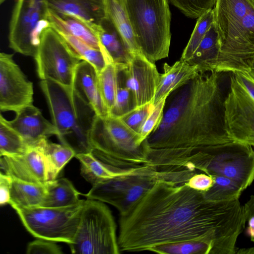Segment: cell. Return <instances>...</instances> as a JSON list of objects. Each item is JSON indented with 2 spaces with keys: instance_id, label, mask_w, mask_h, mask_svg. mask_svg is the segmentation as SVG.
Here are the masks:
<instances>
[{
  "instance_id": "7dc6e473",
  "label": "cell",
  "mask_w": 254,
  "mask_h": 254,
  "mask_svg": "<svg viewBox=\"0 0 254 254\" xmlns=\"http://www.w3.org/2000/svg\"><path fill=\"white\" fill-rule=\"evenodd\" d=\"M253 0V2H254V0Z\"/></svg>"
},
{
  "instance_id": "484cf974",
  "label": "cell",
  "mask_w": 254,
  "mask_h": 254,
  "mask_svg": "<svg viewBox=\"0 0 254 254\" xmlns=\"http://www.w3.org/2000/svg\"><path fill=\"white\" fill-rule=\"evenodd\" d=\"M75 157L80 163L81 176L92 186L126 174L134 168L122 169L108 165L96 157L92 152L77 154Z\"/></svg>"
},
{
  "instance_id": "d590c367",
  "label": "cell",
  "mask_w": 254,
  "mask_h": 254,
  "mask_svg": "<svg viewBox=\"0 0 254 254\" xmlns=\"http://www.w3.org/2000/svg\"><path fill=\"white\" fill-rule=\"evenodd\" d=\"M117 89L111 116L121 118L136 108L132 92L125 85L122 73L117 67Z\"/></svg>"
},
{
  "instance_id": "4dcf8cb0",
  "label": "cell",
  "mask_w": 254,
  "mask_h": 254,
  "mask_svg": "<svg viewBox=\"0 0 254 254\" xmlns=\"http://www.w3.org/2000/svg\"><path fill=\"white\" fill-rule=\"evenodd\" d=\"M214 180L212 186L203 192L209 200L216 202L239 199L244 190L233 180L219 175H211Z\"/></svg>"
},
{
  "instance_id": "60d3db41",
  "label": "cell",
  "mask_w": 254,
  "mask_h": 254,
  "mask_svg": "<svg viewBox=\"0 0 254 254\" xmlns=\"http://www.w3.org/2000/svg\"><path fill=\"white\" fill-rule=\"evenodd\" d=\"M214 180L210 176L200 172L194 174L187 184L192 189L205 192L212 186Z\"/></svg>"
},
{
  "instance_id": "9c48e42d",
  "label": "cell",
  "mask_w": 254,
  "mask_h": 254,
  "mask_svg": "<svg viewBox=\"0 0 254 254\" xmlns=\"http://www.w3.org/2000/svg\"><path fill=\"white\" fill-rule=\"evenodd\" d=\"M85 200L66 207L38 206L14 210L26 230L34 237L71 244L80 220Z\"/></svg>"
},
{
  "instance_id": "7a4b0ae2",
  "label": "cell",
  "mask_w": 254,
  "mask_h": 254,
  "mask_svg": "<svg viewBox=\"0 0 254 254\" xmlns=\"http://www.w3.org/2000/svg\"><path fill=\"white\" fill-rule=\"evenodd\" d=\"M228 72L199 73L166 99L162 118L145 140L151 148H188L232 141L224 123Z\"/></svg>"
},
{
  "instance_id": "836d02e7",
  "label": "cell",
  "mask_w": 254,
  "mask_h": 254,
  "mask_svg": "<svg viewBox=\"0 0 254 254\" xmlns=\"http://www.w3.org/2000/svg\"><path fill=\"white\" fill-rule=\"evenodd\" d=\"M212 249L207 243L193 241L163 244L149 251L162 254H212Z\"/></svg>"
},
{
  "instance_id": "603a6c76",
  "label": "cell",
  "mask_w": 254,
  "mask_h": 254,
  "mask_svg": "<svg viewBox=\"0 0 254 254\" xmlns=\"http://www.w3.org/2000/svg\"><path fill=\"white\" fill-rule=\"evenodd\" d=\"M220 48L218 34L213 22L192 58L187 63L197 66L200 73L215 71Z\"/></svg>"
},
{
  "instance_id": "e575fe53",
  "label": "cell",
  "mask_w": 254,
  "mask_h": 254,
  "mask_svg": "<svg viewBox=\"0 0 254 254\" xmlns=\"http://www.w3.org/2000/svg\"><path fill=\"white\" fill-rule=\"evenodd\" d=\"M98 73V79L102 96L109 114L113 108L117 89L118 69L111 63Z\"/></svg>"
},
{
  "instance_id": "d6986e66",
  "label": "cell",
  "mask_w": 254,
  "mask_h": 254,
  "mask_svg": "<svg viewBox=\"0 0 254 254\" xmlns=\"http://www.w3.org/2000/svg\"><path fill=\"white\" fill-rule=\"evenodd\" d=\"M72 86L97 116L105 118L110 115L101 92L98 73L92 65L83 60L80 62L75 69Z\"/></svg>"
},
{
  "instance_id": "4fadbf2b",
  "label": "cell",
  "mask_w": 254,
  "mask_h": 254,
  "mask_svg": "<svg viewBox=\"0 0 254 254\" xmlns=\"http://www.w3.org/2000/svg\"><path fill=\"white\" fill-rule=\"evenodd\" d=\"M117 66L126 86L132 93L136 108L153 103L160 77L154 63L141 53H137L132 55L126 66Z\"/></svg>"
},
{
  "instance_id": "ab89813d",
  "label": "cell",
  "mask_w": 254,
  "mask_h": 254,
  "mask_svg": "<svg viewBox=\"0 0 254 254\" xmlns=\"http://www.w3.org/2000/svg\"><path fill=\"white\" fill-rule=\"evenodd\" d=\"M55 242L38 239L29 243L27 247V254H62L61 248Z\"/></svg>"
},
{
  "instance_id": "4316f807",
  "label": "cell",
  "mask_w": 254,
  "mask_h": 254,
  "mask_svg": "<svg viewBox=\"0 0 254 254\" xmlns=\"http://www.w3.org/2000/svg\"><path fill=\"white\" fill-rule=\"evenodd\" d=\"M38 146L44 156L48 182L56 180L64 166L75 156L69 146L52 142L48 139L43 140Z\"/></svg>"
},
{
  "instance_id": "83f0119b",
  "label": "cell",
  "mask_w": 254,
  "mask_h": 254,
  "mask_svg": "<svg viewBox=\"0 0 254 254\" xmlns=\"http://www.w3.org/2000/svg\"><path fill=\"white\" fill-rule=\"evenodd\" d=\"M47 193L41 206L62 207L73 205L80 201V193L66 178L56 179L48 182Z\"/></svg>"
},
{
  "instance_id": "7c38bea8",
  "label": "cell",
  "mask_w": 254,
  "mask_h": 254,
  "mask_svg": "<svg viewBox=\"0 0 254 254\" xmlns=\"http://www.w3.org/2000/svg\"><path fill=\"white\" fill-rule=\"evenodd\" d=\"M33 83L13 59V55L0 54V109L16 112L33 104Z\"/></svg>"
},
{
  "instance_id": "f546056e",
  "label": "cell",
  "mask_w": 254,
  "mask_h": 254,
  "mask_svg": "<svg viewBox=\"0 0 254 254\" xmlns=\"http://www.w3.org/2000/svg\"><path fill=\"white\" fill-rule=\"evenodd\" d=\"M30 147L21 135L10 127L2 115L0 116V156L22 154Z\"/></svg>"
},
{
  "instance_id": "f6af8a7d",
  "label": "cell",
  "mask_w": 254,
  "mask_h": 254,
  "mask_svg": "<svg viewBox=\"0 0 254 254\" xmlns=\"http://www.w3.org/2000/svg\"><path fill=\"white\" fill-rule=\"evenodd\" d=\"M251 69L254 70V57L252 60L251 63Z\"/></svg>"
},
{
  "instance_id": "f1b7e54d",
  "label": "cell",
  "mask_w": 254,
  "mask_h": 254,
  "mask_svg": "<svg viewBox=\"0 0 254 254\" xmlns=\"http://www.w3.org/2000/svg\"><path fill=\"white\" fill-rule=\"evenodd\" d=\"M58 32L81 60L86 61L92 65L98 73L101 71L107 64L112 63L101 50L95 49L71 35L59 31Z\"/></svg>"
},
{
  "instance_id": "5bb4252c",
  "label": "cell",
  "mask_w": 254,
  "mask_h": 254,
  "mask_svg": "<svg viewBox=\"0 0 254 254\" xmlns=\"http://www.w3.org/2000/svg\"><path fill=\"white\" fill-rule=\"evenodd\" d=\"M254 7L252 0H216L213 8L214 22L218 34L219 55L228 49L240 28L244 17Z\"/></svg>"
},
{
  "instance_id": "d6a6232c",
  "label": "cell",
  "mask_w": 254,
  "mask_h": 254,
  "mask_svg": "<svg viewBox=\"0 0 254 254\" xmlns=\"http://www.w3.org/2000/svg\"><path fill=\"white\" fill-rule=\"evenodd\" d=\"M214 21L213 8L204 12L197 18L194 28L183 51L180 61L187 62L192 58Z\"/></svg>"
},
{
  "instance_id": "1f68e13d",
  "label": "cell",
  "mask_w": 254,
  "mask_h": 254,
  "mask_svg": "<svg viewBox=\"0 0 254 254\" xmlns=\"http://www.w3.org/2000/svg\"><path fill=\"white\" fill-rule=\"evenodd\" d=\"M159 172L147 176L133 184L125 194L115 208L120 216L126 214L138 202L159 179Z\"/></svg>"
},
{
  "instance_id": "44dd1931",
  "label": "cell",
  "mask_w": 254,
  "mask_h": 254,
  "mask_svg": "<svg viewBox=\"0 0 254 254\" xmlns=\"http://www.w3.org/2000/svg\"><path fill=\"white\" fill-rule=\"evenodd\" d=\"M48 17L51 26L57 31L71 35L91 47L101 50L108 56L96 32L84 22L73 16L59 14L49 9Z\"/></svg>"
},
{
  "instance_id": "cb8c5ba5",
  "label": "cell",
  "mask_w": 254,
  "mask_h": 254,
  "mask_svg": "<svg viewBox=\"0 0 254 254\" xmlns=\"http://www.w3.org/2000/svg\"><path fill=\"white\" fill-rule=\"evenodd\" d=\"M46 185L11 177L9 204L14 209L41 206L47 193Z\"/></svg>"
},
{
  "instance_id": "d4e9b609",
  "label": "cell",
  "mask_w": 254,
  "mask_h": 254,
  "mask_svg": "<svg viewBox=\"0 0 254 254\" xmlns=\"http://www.w3.org/2000/svg\"><path fill=\"white\" fill-rule=\"evenodd\" d=\"M105 1L107 17L120 34L127 49L132 55L141 53L136 41L124 0H105Z\"/></svg>"
},
{
  "instance_id": "bcb514c9",
  "label": "cell",
  "mask_w": 254,
  "mask_h": 254,
  "mask_svg": "<svg viewBox=\"0 0 254 254\" xmlns=\"http://www.w3.org/2000/svg\"><path fill=\"white\" fill-rule=\"evenodd\" d=\"M6 0H0V3L2 4L4 2H5Z\"/></svg>"
},
{
  "instance_id": "3957f363",
  "label": "cell",
  "mask_w": 254,
  "mask_h": 254,
  "mask_svg": "<svg viewBox=\"0 0 254 254\" xmlns=\"http://www.w3.org/2000/svg\"><path fill=\"white\" fill-rule=\"evenodd\" d=\"M40 85L61 143L75 155L92 152L90 133L97 117L94 109L72 86L50 79L42 80Z\"/></svg>"
},
{
  "instance_id": "ba28073f",
  "label": "cell",
  "mask_w": 254,
  "mask_h": 254,
  "mask_svg": "<svg viewBox=\"0 0 254 254\" xmlns=\"http://www.w3.org/2000/svg\"><path fill=\"white\" fill-rule=\"evenodd\" d=\"M224 123L232 141L254 147V70L230 73Z\"/></svg>"
},
{
  "instance_id": "b9f144b4",
  "label": "cell",
  "mask_w": 254,
  "mask_h": 254,
  "mask_svg": "<svg viewBox=\"0 0 254 254\" xmlns=\"http://www.w3.org/2000/svg\"><path fill=\"white\" fill-rule=\"evenodd\" d=\"M244 208L247 223V233L254 243V195L251 196Z\"/></svg>"
},
{
  "instance_id": "52a82bcc",
  "label": "cell",
  "mask_w": 254,
  "mask_h": 254,
  "mask_svg": "<svg viewBox=\"0 0 254 254\" xmlns=\"http://www.w3.org/2000/svg\"><path fill=\"white\" fill-rule=\"evenodd\" d=\"M72 254H118L117 225L109 207L102 201L85 200L73 242Z\"/></svg>"
},
{
  "instance_id": "7402d4cb",
  "label": "cell",
  "mask_w": 254,
  "mask_h": 254,
  "mask_svg": "<svg viewBox=\"0 0 254 254\" xmlns=\"http://www.w3.org/2000/svg\"><path fill=\"white\" fill-rule=\"evenodd\" d=\"M96 33L111 62L118 65L126 66L131 59L132 54L108 17L102 22Z\"/></svg>"
},
{
  "instance_id": "9a60e30c",
  "label": "cell",
  "mask_w": 254,
  "mask_h": 254,
  "mask_svg": "<svg viewBox=\"0 0 254 254\" xmlns=\"http://www.w3.org/2000/svg\"><path fill=\"white\" fill-rule=\"evenodd\" d=\"M1 172L21 181L46 185L48 182L44 156L39 146L24 153L0 156Z\"/></svg>"
},
{
  "instance_id": "5b68a950",
  "label": "cell",
  "mask_w": 254,
  "mask_h": 254,
  "mask_svg": "<svg viewBox=\"0 0 254 254\" xmlns=\"http://www.w3.org/2000/svg\"><path fill=\"white\" fill-rule=\"evenodd\" d=\"M141 53L155 63L169 56L171 13L168 0H124Z\"/></svg>"
},
{
  "instance_id": "8992f818",
  "label": "cell",
  "mask_w": 254,
  "mask_h": 254,
  "mask_svg": "<svg viewBox=\"0 0 254 254\" xmlns=\"http://www.w3.org/2000/svg\"><path fill=\"white\" fill-rule=\"evenodd\" d=\"M185 167L194 173L228 178L244 190L254 181V147L231 141L194 149Z\"/></svg>"
},
{
  "instance_id": "ac0fdd59",
  "label": "cell",
  "mask_w": 254,
  "mask_h": 254,
  "mask_svg": "<svg viewBox=\"0 0 254 254\" xmlns=\"http://www.w3.org/2000/svg\"><path fill=\"white\" fill-rule=\"evenodd\" d=\"M48 8L76 17L96 32L107 17L105 0H44Z\"/></svg>"
},
{
  "instance_id": "2e32d148",
  "label": "cell",
  "mask_w": 254,
  "mask_h": 254,
  "mask_svg": "<svg viewBox=\"0 0 254 254\" xmlns=\"http://www.w3.org/2000/svg\"><path fill=\"white\" fill-rule=\"evenodd\" d=\"M15 118L6 122L23 138L29 147L38 146L44 139L57 135L58 130L52 123L43 116L33 104L15 112Z\"/></svg>"
},
{
  "instance_id": "7bdbcfd3",
  "label": "cell",
  "mask_w": 254,
  "mask_h": 254,
  "mask_svg": "<svg viewBox=\"0 0 254 254\" xmlns=\"http://www.w3.org/2000/svg\"><path fill=\"white\" fill-rule=\"evenodd\" d=\"M11 177L0 172V204H9Z\"/></svg>"
},
{
  "instance_id": "f35d334b",
  "label": "cell",
  "mask_w": 254,
  "mask_h": 254,
  "mask_svg": "<svg viewBox=\"0 0 254 254\" xmlns=\"http://www.w3.org/2000/svg\"><path fill=\"white\" fill-rule=\"evenodd\" d=\"M167 98H164L154 105L153 110L138 133L139 140L141 143H143L146 139L160 123L163 115Z\"/></svg>"
},
{
  "instance_id": "ee69618b",
  "label": "cell",
  "mask_w": 254,
  "mask_h": 254,
  "mask_svg": "<svg viewBox=\"0 0 254 254\" xmlns=\"http://www.w3.org/2000/svg\"><path fill=\"white\" fill-rule=\"evenodd\" d=\"M237 254H254V246L247 248L237 249Z\"/></svg>"
},
{
  "instance_id": "ffe728a7",
  "label": "cell",
  "mask_w": 254,
  "mask_h": 254,
  "mask_svg": "<svg viewBox=\"0 0 254 254\" xmlns=\"http://www.w3.org/2000/svg\"><path fill=\"white\" fill-rule=\"evenodd\" d=\"M200 72L197 66L180 60L173 65L165 63L153 101L156 104L167 98L173 92L193 79Z\"/></svg>"
},
{
  "instance_id": "8fae6325",
  "label": "cell",
  "mask_w": 254,
  "mask_h": 254,
  "mask_svg": "<svg viewBox=\"0 0 254 254\" xmlns=\"http://www.w3.org/2000/svg\"><path fill=\"white\" fill-rule=\"evenodd\" d=\"M34 58L41 80L50 79L66 86H72L75 69L82 61L51 26L42 32Z\"/></svg>"
},
{
  "instance_id": "277c9868",
  "label": "cell",
  "mask_w": 254,
  "mask_h": 254,
  "mask_svg": "<svg viewBox=\"0 0 254 254\" xmlns=\"http://www.w3.org/2000/svg\"><path fill=\"white\" fill-rule=\"evenodd\" d=\"M93 154L114 167L129 169L147 164L148 146L121 118L97 116L90 133Z\"/></svg>"
},
{
  "instance_id": "8d00e7d4",
  "label": "cell",
  "mask_w": 254,
  "mask_h": 254,
  "mask_svg": "<svg viewBox=\"0 0 254 254\" xmlns=\"http://www.w3.org/2000/svg\"><path fill=\"white\" fill-rule=\"evenodd\" d=\"M186 16L196 19L213 9L216 0H168Z\"/></svg>"
},
{
  "instance_id": "e0dca14e",
  "label": "cell",
  "mask_w": 254,
  "mask_h": 254,
  "mask_svg": "<svg viewBox=\"0 0 254 254\" xmlns=\"http://www.w3.org/2000/svg\"><path fill=\"white\" fill-rule=\"evenodd\" d=\"M152 167L144 165L129 172L92 186L86 194L87 199L99 200L116 207L129 188L143 178L156 173Z\"/></svg>"
},
{
  "instance_id": "30bf717a",
  "label": "cell",
  "mask_w": 254,
  "mask_h": 254,
  "mask_svg": "<svg viewBox=\"0 0 254 254\" xmlns=\"http://www.w3.org/2000/svg\"><path fill=\"white\" fill-rule=\"evenodd\" d=\"M44 0H16L9 25V46L22 55L34 57L42 32L51 26Z\"/></svg>"
},
{
  "instance_id": "74e56055",
  "label": "cell",
  "mask_w": 254,
  "mask_h": 254,
  "mask_svg": "<svg viewBox=\"0 0 254 254\" xmlns=\"http://www.w3.org/2000/svg\"><path fill=\"white\" fill-rule=\"evenodd\" d=\"M154 107L153 103L137 107L121 118L125 125L138 134L147 118Z\"/></svg>"
},
{
  "instance_id": "6da1fadb",
  "label": "cell",
  "mask_w": 254,
  "mask_h": 254,
  "mask_svg": "<svg viewBox=\"0 0 254 254\" xmlns=\"http://www.w3.org/2000/svg\"><path fill=\"white\" fill-rule=\"evenodd\" d=\"M246 224L239 199L216 202L187 183L158 179L126 214L120 216L121 252L149 251L163 244L201 241L212 254H235Z\"/></svg>"
}]
</instances>
